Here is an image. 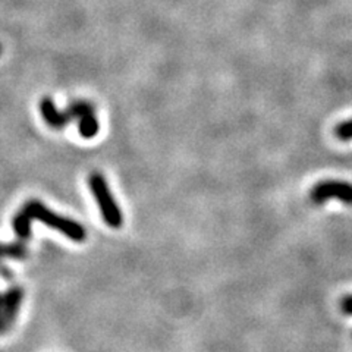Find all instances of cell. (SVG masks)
I'll list each match as a JSON object with an SVG mask.
<instances>
[{
    "label": "cell",
    "mask_w": 352,
    "mask_h": 352,
    "mask_svg": "<svg viewBox=\"0 0 352 352\" xmlns=\"http://www.w3.org/2000/svg\"><path fill=\"white\" fill-rule=\"evenodd\" d=\"M21 210H23L31 220H38L43 225L62 232L67 238H69L73 242H84L85 238H87V232H85L84 226H81L78 222L58 215V213L47 209L38 200L27 201Z\"/></svg>",
    "instance_id": "6da1fadb"
},
{
    "label": "cell",
    "mask_w": 352,
    "mask_h": 352,
    "mask_svg": "<svg viewBox=\"0 0 352 352\" xmlns=\"http://www.w3.org/2000/svg\"><path fill=\"white\" fill-rule=\"evenodd\" d=\"M40 112L45 122L53 128V130H63L72 121H81L84 116L90 113H95L94 104L85 100L72 102L67 110H58L55 102L50 97H45L40 102Z\"/></svg>",
    "instance_id": "7a4b0ae2"
},
{
    "label": "cell",
    "mask_w": 352,
    "mask_h": 352,
    "mask_svg": "<svg viewBox=\"0 0 352 352\" xmlns=\"http://www.w3.org/2000/svg\"><path fill=\"white\" fill-rule=\"evenodd\" d=\"M89 184L106 225L113 229H119L124 223V216L121 207L117 206L113 194L110 193L108 180L100 172H93L89 178Z\"/></svg>",
    "instance_id": "3957f363"
},
{
    "label": "cell",
    "mask_w": 352,
    "mask_h": 352,
    "mask_svg": "<svg viewBox=\"0 0 352 352\" xmlns=\"http://www.w3.org/2000/svg\"><path fill=\"white\" fill-rule=\"evenodd\" d=\"M310 198L317 206H322L330 200H338L347 206H352V184L339 179L320 180L312 188Z\"/></svg>",
    "instance_id": "277c9868"
},
{
    "label": "cell",
    "mask_w": 352,
    "mask_h": 352,
    "mask_svg": "<svg viewBox=\"0 0 352 352\" xmlns=\"http://www.w3.org/2000/svg\"><path fill=\"white\" fill-rule=\"evenodd\" d=\"M24 300V291L19 286L9 288L0 300V332L6 333L16 322L21 304Z\"/></svg>",
    "instance_id": "5b68a950"
},
{
    "label": "cell",
    "mask_w": 352,
    "mask_h": 352,
    "mask_svg": "<svg viewBox=\"0 0 352 352\" xmlns=\"http://www.w3.org/2000/svg\"><path fill=\"white\" fill-rule=\"evenodd\" d=\"M31 222L33 220H31L23 210H19V213L15 215L12 220V226L21 242H27L31 238Z\"/></svg>",
    "instance_id": "8992f818"
},
{
    "label": "cell",
    "mask_w": 352,
    "mask_h": 352,
    "mask_svg": "<svg viewBox=\"0 0 352 352\" xmlns=\"http://www.w3.org/2000/svg\"><path fill=\"white\" fill-rule=\"evenodd\" d=\"M28 255L25 242H16V244H0V260L10 259V260H25Z\"/></svg>",
    "instance_id": "52a82bcc"
},
{
    "label": "cell",
    "mask_w": 352,
    "mask_h": 352,
    "mask_svg": "<svg viewBox=\"0 0 352 352\" xmlns=\"http://www.w3.org/2000/svg\"><path fill=\"white\" fill-rule=\"evenodd\" d=\"M335 137L340 141H351L352 140V117L344 122H340L335 126Z\"/></svg>",
    "instance_id": "ba28073f"
},
{
    "label": "cell",
    "mask_w": 352,
    "mask_h": 352,
    "mask_svg": "<svg viewBox=\"0 0 352 352\" xmlns=\"http://www.w3.org/2000/svg\"><path fill=\"white\" fill-rule=\"evenodd\" d=\"M339 308L345 316H352V294H347L340 298Z\"/></svg>",
    "instance_id": "9c48e42d"
},
{
    "label": "cell",
    "mask_w": 352,
    "mask_h": 352,
    "mask_svg": "<svg viewBox=\"0 0 352 352\" xmlns=\"http://www.w3.org/2000/svg\"><path fill=\"white\" fill-rule=\"evenodd\" d=\"M3 53V49H2V45H0V55H2Z\"/></svg>",
    "instance_id": "30bf717a"
},
{
    "label": "cell",
    "mask_w": 352,
    "mask_h": 352,
    "mask_svg": "<svg viewBox=\"0 0 352 352\" xmlns=\"http://www.w3.org/2000/svg\"><path fill=\"white\" fill-rule=\"evenodd\" d=\"M0 300H2V294H0ZM0 335H2V332H0Z\"/></svg>",
    "instance_id": "8fae6325"
}]
</instances>
